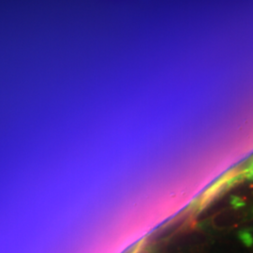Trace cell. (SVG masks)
I'll use <instances>...</instances> for the list:
<instances>
[{"mask_svg":"<svg viewBox=\"0 0 253 253\" xmlns=\"http://www.w3.org/2000/svg\"><path fill=\"white\" fill-rule=\"evenodd\" d=\"M243 208L244 206L232 205V208L223 209L208 218L204 227L211 232H221L235 228L250 217L251 213Z\"/></svg>","mask_w":253,"mask_h":253,"instance_id":"6da1fadb","label":"cell"},{"mask_svg":"<svg viewBox=\"0 0 253 253\" xmlns=\"http://www.w3.org/2000/svg\"><path fill=\"white\" fill-rule=\"evenodd\" d=\"M239 236L241 237V240L244 242L245 244L248 246H251L253 243V238L252 235L250 234V232L248 231H243L240 233Z\"/></svg>","mask_w":253,"mask_h":253,"instance_id":"7a4b0ae2","label":"cell"},{"mask_svg":"<svg viewBox=\"0 0 253 253\" xmlns=\"http://www.w3.org/2000/svg\"><path fill=\"white\" fill-rule=\"evenodd\" d=\"M136 253H157L153 248H149V247H145L143 248L142 250L138 251Z\"/></svg>","mask_w":253,"mask_h":253,"instance_id":"3957f363","label":"cell"},{"mask_svg":"<svg viewBox=\"0 0 253 253\" xmlns=\"http://www.w3.org/2000/svg\"><path fill=\"white\" fill-rule=\"evenodd\" d=\"M250 178H251L252 180H253V172L252 173V174H251V175H250Z\"/></svg>","mask_w":253,"mask_h":253,"instance_id":"277c9868","label":"cell"}]
</instances>
